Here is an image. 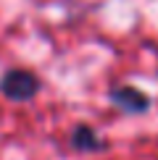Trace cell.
<instances>
[{
    "mask_svg": "<svg viewBox=\"0 0 158 160\" xmlns=\"http://www.w3.org/2000/svg\"><path fill=\"white\" fill-rule=\"evenodd\" d=\"M0 160H158V42L74 0H0Z\"/></svg>",
    "mask_w": 158,
    "mask_h": 160,
    "instance_id": "1",
    "label": "cell"
}]
</instances>
